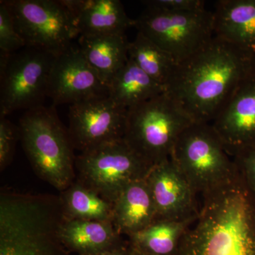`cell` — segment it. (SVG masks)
<instances>
[{
  "label": "cell",
  "mask_w": 255,
  "mask_h": 255,
  "mask_svg": "<svg viewBox=\"0 0 255 255\" xmlns=\"http://www.w3.org/2000/svg\"><path fill=\"white\" fill-rule=\"evenodd\" d=\"M255 69V54L214 36L178 64L165 92L193 122L211 124Z\"/></svg>",
  "instance_id": "obj_1"
},
{
  "label": "cell",
  "mask_w": 255,
  "mask_h": 255,
  "mask_svg": "<svg viewBox=\"0 0 255 255\" xmlns=\"http://www.w3.org/2000/svg\"><path fill=\"white\" fill-rule=\"evenodd\" d=\"M201 197L174 255H255V195L238 167Z\"/></svg>",
  "instance_id": "obj_2"
},
{
  "label": "cell",
  "mask_w": 255,
  "mask_h": 255,
  "mask_svg": "<svg viewBox=\"0 0 255 255\" xmlns=\"http://www.w3.org/2000/svg\"><path fill=\"white\" fill-rule=\"evenodd\" d=\"M66 219L59 196L3 191L0 255H71L60 236Z\"/></svg>",
  "instance_id": "obj_3"
},
{
  "label": "cell",
  "mask_w": 255,
  "mask_h": 255,
  "mask_svg": "<svg viewBox=\"0 0 255 255\" xmlns=\"http://www.w3.org/2000/svg\"><path fill=\"white\" fill-rule=\"evenodd\" d=\"M18 128L23 150L35 173L60 192L71 185L76 180L75 148L54 106L26 111Z\"/></svg>",
  "instance_id": "obj_4"
},
{
  "label": "cell",
  "mask_w": 255,
  "mask_h": 255,
  "mask_svg": "<svg viewBox=\"0 0 255 255\" xmlns=\"http://www.w3.org/2000/svg\"><path fill=\"white\" fill-rule=\"evenodd\" d=\"M193 122L164 92L128 110L124 140L152 167L170 158L178 137Z\"/></svg>",
  "instance_id": "obj_5"
},
{
  "label": "cell",
  "mask_w": 255,
  "mask_h": 255,
  "mask_svg": "<svg viewBox=\"0 0 255 255\" xmlns=\"http://www.w3.org/2000/svg\"><path fill=\"white\" fill-rule=\"evenodd\" d=\"M211 124L193 122L178 137L170 159L197 195L227 182L237 169Z\"/></svg>",
  "instance_id": "obj_6"
},
{
  "label": "cell",
  "mask_w": 255,
  "mask_h": 255,
  "mask_svg": "<svg viewBox=\"0 0 255 255\" xmlns=\"http://www.w3.org/2000/svg\"><path fill=\"white\" fill-rule=\"evenodd\" d=\"M151 167L124 139L75 157L77 180L112 204L130 183L145 179Z\"/></svg>",
  "instance_id": "obj_7"
},
{
  "label": "cell",
  "mask_w": 255,
  "mask_h": 255,
  "mask_svg": "<svg viewBox=\"0 0 255 255\" xmlns=\"http://www.w3.org/2000/svg\"><path fill=\"white\" fill-rule=\"evenodd\" d=\"M55 58L30 47L0 55V117L42 106Z\"/></svg>",
  "instance_id": "obj_8"
},
{
  "label": "cell",
  "mask_w": 255,
  "mask_h": 255,
  "mask_svg": "<svg viewBox=\"0 0 255 255\" xmlns=\"http://www.w3.org/2000/svg\"><path fill=\"white\" fill-rule=\"evenodd\" d=\"M26 47L58 56L79 36L75 18L64 0H4Z\"/></svg>",
  "instance_id": "obj_9"
},
{
  "label": "cell",
  "mask_w": 255,
  "mask_h": 255,
  "mask_svg": "<svg viewBox=\"0 0 255 255\" xmlns=\"http://www.w3.org/2000/svg\"><path fill=\"white\" fill-rule=\"evenodd\" d=\"M134 26L177 64L195 54L214 37V14L206 9L173 13L145 7Z\"/></svg>",
  "instance_id": "obj_10"
},
{
  "label": "cell",
  "mask_w": 255,
  "mask_h": 255,
  "mask_svg": "<svg viewBox=\"0 0 255 255\" xmlns=\"http://www.w3.org/2000/svg\"><path fill=\"white\" fill-rule=\"evenodd\" d=\"M128 110L110 95L92 97L69 108V135L80 152L124 139Z\"/></svg>",
  "instance_id": "obj_11"
},
{
  "label": "cell",
  "mask_w": 255,
  "mask_h": 255,
  "mask_svg": "<svg viewBox=\"0 0 255 255\" xmlns=\"http://www.w3.org/2000/svg\"><path fill=\"white\" fill-rule=\"evenodd\" d=\"M109 95V87L74 45L56 56L52 67L48 97L53 106L78 103L99 96Z\"/></svg>",
  "instance_id": "obj_12"
},
{
  "label": "cell",
  "mask_w": 255,
  "mask_h": 255,
  "mask_svg": "<svg viewBox=\"0 0 255 255\" xmlns=\"http://www.w3.org/2000/svg\"><path fill=\"white\" fill-rule=\"evenodd\" d=\"M231 156L255 148V69L211 123Z\"/></svg>",
  "instance_id": "obj_13"
},
{
  "label": "cell",
  "mask_w": 255,
  "mask_h": 255,
  "mask_svg": "<svg viewBox=\"0 0 255 255\" xmlns=\"http://www.w3.org/2000/svg\"><path fill=\"white\" fill-rule=\"evenodd\" d=\"M157 221H189L197 215L199 206L195 191L170 158L152 166L146 176Z\"/></svg>",
  "instance_id": "obj_14"
},
{
  "label": "cell",
  "mask_w": 255,
  "mask_h": 255,
  "mask_svg": "<svg viewBox=\"0 0 255 255\" xmlns=\"http://www.w3.org/2000/svg\"><path fill=\"white\" fill-rule=\"evenodd\" d=\"M73 14L80 36L125 34L135 19L119 0H64Z\"/></svg>",
  "instance_id": "obj_15"
},
{
  "label": "cell",
  "mask_w": 255,
  "mask_h": 255,
  "mask_svg": "<svg viewBox=\"0 0 255 255\" xmlns=\"http://www.w3.org/2000/svg\"><path fill=\"white\" fill-rule=\"evenodd\" d=\"M213 14L214 36L255 55V0H220Z\"/></svg>",
  "instance_id": "obj_16"
},
{
  "label": "cell",
  "mask_w": 255,
  "mask_h": 255,
  "mask_svg": "<svg viewBox=\"0 0 255 255\" xmlns=\"http://www.w3.org/2000/svg\"><path fill=\"white\" fill-rule=\"evenodd\" d=\"M156 221L157 211L145 178L130 183L114 202L112 222L121 236H131Z\"/></svg>",
  "instance_id": "obj_17"
},
{
  "label": "cell",
  "mask_w": 255,
  "mask_h": 255,
  "mask_svg": "<svg viewBox=\"0 0 255 255\" xmlns=\"http://www.w3.org/2000/svg\"><path fill=\"white\" fill-rule=\"evenodd\" d=\"M64 246L70 253L93 255L123 244L121 235L109 221L65 220L60 231Z\"/></svg>",
  "instance_id": "obj_18"
},
{
  "label": "cell",
  "mask_w": 255,
  "mask_h": 255,
  "mask_svg": "<svg viewBox=\"0 0 255 255\" xmlns=\"http://www.w3.org/2000/svg\"><path fill=\"white\" fill-rule=\"evenodd\" d=\"M125 34L79 36V48L92 68L107 86L128 60Z\"/></svg>",
  "instance_id": "obj_19"
},
{
  "label": "cell",
  "mask_w": 255,
  "mask_h": 255,
  "mask_svg": "<svg viewBox=\"0 0 255 255\" xmlns=\"http://www.w3.org/2000/svg\"><path fill=\"white\" fill-rule=\"evenodd\" d=\"M165 87L155 81L130 58L109 84V95L127 110L165 92Z\"/></svg>",
  "instance_id": "obj_20"
},
{
  "label": "cell",
  "mask_w": 255,
  "mask_h": 255,
  "mask_svg": "<svg viewBox=\"0 0 255 255\" xmlns=\"http://www.w3.org/2000/svg\"><path fill=\"white\" fill-rule=\"evenodd\" d=\"M59 196L68 219L113 221V204L77 179Z\"/></svg>",
  "instance_id": "obj_21"
},
{
  "label": "cell",
  "mask_w": 255,
  "mask_h": 255,
  "mask_svg": "<svg viewBox=\"0 0 255 255\" xmlns=\"http://www.w3.org/2000/svg\"><path fill=\"white\" fill-rule=\"evenodd\" d=\"M156 221L148 227L128 236L135 249L153 255H174L191 221Z\"/></svg>",
  "instance_id": "obj_22"
},
{
  "label": "cell",
  "mask_w": 255,
  "mask_h": 255,
  "mask_svg": "<svg viewBox=\"0 0 255 255\" xmlns=\"http://www.w3.org/2000/svg\"><path fill=\"white\" fill-rule=\"evenodd\" d=\"M128 58L165 88L178 65L170 55L140 32L129 43Z\"/></svg>",
  "instance_id": "obj_23"
},
{
  "label": "cell",
  "mask_w": 255,
  "mask_h": 255,
  "mask_svg": "<svg viewBox=\"0 0 255 255\" xmlns=\"http://www.w3.org/2000/svg\"><path fill=\"white\" fill-rule=\"evenodd\" d=\"M26 47L15 28L12 16L4 1H0V55L16 53Z\"/></svg>",
  "instance_id": "obj_24"
},
{
  "label": "cell",
  "mask_w": 255,
  "mask_h": 255,
  "mask_svg": "<svg viewBox=\"0 0 255 255\" xmlns=\"http://www.w3.org/2000/svg\"><path fill=\"white\" fill-rule=\"evenodd\" d=\"M20 137L19 128L6 117H0V169L9 165L14 156L16 142Z\"/></svg>",
  "instance_id": "obj_25"
},
{
  "label": "cell",
  "mask_w": 255,
  "mask_h": 255,
  "mask_svg": "<svg viewBox=\"0 0 255 255\" xmlns=\"http://www.w3.org/2000/svg\"><path fill=\"white\" fill-rule=\"evenodd\" d=\"M145 7L168 12H192L206 9L205 1L201 0H147L142 1Z\"/></svg>",
  "instance_id": "obj_26"
},
{
  "label": "cell",
  "mask_w": 255,
  "mask_h": 255,
  "mask_svg": "<svg viewBox=\"0 0 255 255\" xmlns=\"http://www.w3.org/2000/svg\"><path fill=\"white\" fill-rule=\"evenodd\" d=\"M248 187L255 195V148L241 151L233 156Z\"/></svg>",
  "instance_id": "obj_27"
},
{
  "label": "cell",
  "mask_w": 255,
  "mask_h": 255,
  "mask_svg": "<svg viewBox=\"0 0 255 255\" xmlns=\"http://www.w3.org/2000/svg\"><path fill=\"white\" fill-rule=\"evenodd\" d=\"M130 253H131V246L130 243L128 245H126L124 243L123 244L112 249L93 255H130Z\"/></svg>",
  "instance_id": "obj_28"
},
{
  "label": "cell",
  "mask_w": 255,
  "mask_h": 255,
  "mask_svg": "<svg viewBox=\"0 0 255 255\" xmlns=\"http://www.w3.org/2000/svg\"><path fill=\"white\" fill-rule=\"evenodd\" d=\"M130 255H153L148 254V253H144V252L138 251V250L135 249V248H132V247H131V253H130Z\"/></svg>",
  "instance_id": "obj_29"
}]
</instances>
